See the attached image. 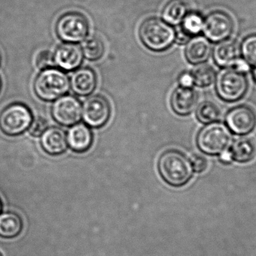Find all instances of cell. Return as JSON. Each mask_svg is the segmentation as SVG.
Listing matches in <instances>:
<instances>
[{
  "label": "cell",
  "mask_w": 256,
  "mask_h": 256,
  "mask_svg": "<svg viewBox=\"0 0 256 256\" xmlns=\"http://www.w3.org/2000/svg\"><path fill=\"white\" fill-rule=\"evenodd\" d=\"M158 170L164 181L174 187L186 184L192 175L190 161L178 150L164 152L158 161Z\"/></svg>",
  "instance_id": "cell-1"
},
{
  "label": "cell",
  "mask_w": 256,
  "mask_h": 256,
  "mask_svg": "<svg viewBox=\"0 0 256 256\" xmlns=\"http://www.w3.org/2000/svg\"><path fill=\"white\" fill-rule=\"evenodd\" d=\"M176 30L170 24L158 18L146 19L138 30L143 45L154 52H161L170 48L176 40Z\"/></svg>",
  "instance_id": "cell-2"
},
{
  "label": "cell",
  "mask_w": 256,
  "mask_h": 256,
  "mask_svg": "<svg viewBox=\"0 0 256 256\" xmlns=\"http://www.w3.org/2000/svg\"><path fill=\"white\" fill-rule=\"evenodd\" d=\"M215 88L218 96L227 102L244 97L249 87L246 73L232 67L222 68L216 76Z\"/></svg>",
  "instance_id": "cell-3"
},
{
  "label": "cell",
  "mask_w": 256,
  "mask_h": 256,
  "mask_svg": "<svg viewBox=\"0 0 256 256\" xmlns=\"http://www.w3.org/2000/svg\"><path fill=\"white\" fill-rule=\"evenodd\" d=\"M232 133L225 123L221 122L206 124L196 138L197 146L200 150L208 155H220L231 145Z\"/></svg>",
  "instance_id": "cell-4"
},
{
  "label": "cell",
  "mask_w": 256,
  "mask_h": 256,
  "mask_svg": "<svg viewBox=\"0 0 256 256\" xmlns=\"http://www.w3.org/2000/svg\"><path fill=\"white\" fill-rule=\"evenodd\" d=\"M70 87V79L67 74L52 68L42 71L34 83L36 95L44 101L56 100L67 93Z\"/></svg>",
  "instance_id": "cell-5"
},
{
  "label": "cell",
  "mask_w": 256,
  "mask_h": 256,
  "mask_svg": "<svg viewBox=\"0 0 256 256\" xmlns=\"http://www.w3.org/2000/svg\"><path fill=\"white\" fill-rule=\"evenodd\" d=\"M57 36L67 43H79L86 39L90 23L82 14L67 12L60 17L56 26Z\"/></svg>",
  "instance_id": "cell-6"
},
{
  "label": "cell",
  "mask_w": 256,
  "mask_h": 256,
  "mask_svg": "<svg viewBox=\"0 0 256 256\" xmlns=\"http://www.w3.org/2000/svg\"><path fill=\"white\" fill-rule=\"evenodd\" d=\"M234 27V21L230 15L222 11H215L204 18L202 32L210 42L219 43L230 39Z\"/></svg>",
  "instance_id": "cell-7"
},
{
  "label": "cell",
  "mask_w": 256,
  "mask_h": 256,
  "mask_svg": "<svg viewBox=\"0 0 256 256\" xmlns=\"http://www.w3.org/2000/svg\"><path fill=\"white\" fill-rule=\"evenodd\" d=\"M31 123L30 110L21 104L7 107L0 115V128L6 135H19L28 129Z\"/></svg>",
  "instance_id": "cell-8"
},
{
  "label": "cell",
  "mask_w": 256,
  "mask_h": 256,
  "mask_svg": "<svg viewBox=\"0 0 256 256\" xmlns=\"http://www.w3.org/2000/svg\"><path fill=\"white\" fill-rule=\"evenodd\" d=\"M82 106L80 101L72 95H64L57 99L51 109L54 120L64 126H72L82 118Z\"/></svg>",
  "instance_id": "cell-9"
},
{
  "label": "cell",
  "mask_w": 256,
  "mask_h": 256,
  "mask_svg": "<svg viewBox=\"0 0 256 256\" xmlns=\"http://www.w3.org/2000/svg\"><path fill=\"white\" fill-rule=\"evenodd\" d=\"M111 107L104 96L94 95L90 96L82 105V117L87 126L100 128L110 120Z\"/></svg>",
  "instance_id": "cell-10"
},
{
  "label": "cell",
  "mask_w": 256,
  "mask_h": 256,
  "mask_svg": "<svg viewBox=\"0 0 256 256\" xmlns=\"http://www.w3.org/2000/svg\"><path fill=\"white\" fill-rule=\"evenodd\" d=\"M226 125L232 133L244 136L251 133L256 126V114L248 105L232 108L226 115Z\"/></svg>",
  "instance_id": "cell-11"
},
{
  "label": "cell",
  "mask_w": 256,
  "mask_h": 256,
  "mask_svg": "<svg viewBox=\"0 0 256 256\" xmlns=\"http://www.w3.org/2000/svg\"><path fill=\"white\" fill-rule=\"evenodd\" d=\"M54 62L60 69L66 71L76 70L84 60L82 49L74 43L62 44L56 50Z\"/></svg>",
  "instance_id": "cell-12"
},
{
  "label": "cell",
  "mask_w": 256,
  "mask_h": 256,
  "mask_svg": "<svg viewBox=\"0 0 256 256\" xmlns=\"http://www.w3.org/2000/svg\"><path fill=\"white\" fill-rule=\"evenodd\" d=\"M97 75L91 68L81 67L72 74L70 86L75 94L80 96L91 95L98 84Z\"/></svg>",
  "instance_id": "cell-13"
},
{
  "label": "cell",
  "mask_w": 256,
  "mask_h": 256,
  "mask_svg": "<svg viewBox=\"0 0 256 256\" xmlns=\"http://www.w3.org/2000/svg\"><path fill=\"white\" fill-rule=\"evenodd\" d=\"M197 102L198 94L192 88L179 87L172 95V108L178 115H189L196 108Z\"/></svg>",
  "instance_id": "cell-14"
},
{
  "label": "cell",
  "mask_w": 256,
  "mask_h": 256,
  "mask_svg": "<svg viewBox=\"0 0 256 256\" xmlns=\"http://www.w3.org/2000/svg\"><path fill=\"white\" fill-rule=\"evenodd\" d=\"M66 136L68 146L76 153H85L92 145V132L86 124L74 125L68 131Z\"/></svg>",
  "instance_id": "cell-15"
},
{
  "label": "cell",
  "mask_w": 256,
  "mask_h": 256,
  "mask_svg": "<svg viewBox=\"0 0 256 256\" xmlns=\"http://www.w3.org/2000/svg\"><path fill=\"white\" fill-rule=\"evenodd\" d=\"M186 45L185 57L191 64H202L208 60L212 54L210 41L204 36H194Z\"/></svg>",
  "instance_id": "cell-16"
},
{
  "label": "cell",
  "mask_w": 256,
  "mask_h": 256,
  "mask_svg": "<svg viewBox=\"0 0 256 256\" xmlns=\"http://www.w3.org/2000/svg\"><path fill=\"white\" fill-rule=\"evenodd\" d=\"M42 148L51 156L62 154L67 150V136L63 129L58 127L48 128L42 135Z\"/></svg>",
  "instance_id": "cell-17"
},
{
  "label": "cell",
  "mask_w": 256,
  "mask_h": 256,
  "mask_svg": "<svg viewBox=\"0 0 256 256\" xmlns=\"http://www.w3.org/2000/svg\"><path fill=\"white\" fill-rule=\"evenodd\" d=\"M213 58L220 67H233L240 58L238 47L232 41L219 42L214 48Z\"/></svg>",
  "instance_id": "cell-18"
},
{
  "label": "cell",
  "mask_w": 256,
  "mask_h": 256,
  "mask_svg": "<svg viewBox=\"0 0 256 256\" xmlns=\"http://www.w3.org/2000/svg\"><path fill=\"white\" fill-rule=\"evenodd\" d=\"M233 161L239 163H246L250 162L256 156V147L255 144L250 138H238L228 149Z\"/></svg>",
  "instance_id": "cell-19"
},
{
  "label": "cell",
  "mask_w": 256,
  "mask_h": 256,
  "mask_svg": "<svg viewBox=\"0 0 256 256\" xmlns=\"http://www.w3.org/2000/svg\"><path fill=\"white\" fill-rule=\"evenodd\" d=\"M22 229V221L12 212L0 214V237L10 239L19 235Z\"/></svg>",
  "instance_id": "cell-20"
},
{
  "label": "cell",
  "mask_w": 256,
  "mask_h": 256,
  "mask_svg": "<svg viewBox=\"0 0 256 256\" xmlns=\"http://www.w3.org/2000/svg\"><path fill=\"white\" fill-rule=\"evenodd\" d=\"M188 12V6L184 0H170L162 9V20L170 25H179Z\"/></svg>",
  "instance_id": "cell-21"
},
{
  "label": "cell",
  "mask_w": 256,
  "mask_h": 256,
  "mask_svg": "<svg viewBox=\"0 0 256 256\" xmlns=\"http://www.w3.org/2000/svg\"><path fill=\"white\" fill-rule=\"evenodd\" d=\"M204 18L197 12H188L180 23L179 30L190 38L200 36L202 32Z\"/></svg>",
  "instance_id": "cell-22"
},
{
  "label": "cell",
  "mask_w": 256,
  "mask_h": 256,
  "mask_svg": "<svg viewBox=\"0 0 256 256\" xmlns=\"http://www.w3.org/2000/svg\"><path fill=\"white\" fill-rule=\"evenodd\" d=\"M82 54L87 60L96 61L100 60L104 54V43L100 38L96 36L86 38L82 45Z\"/></svg>",
  "instance_id": "cell-23"
},
{
  "label": "cell",
  "mask_w": 256,
  "mask_h": 256,
  "mask_svg": "<svg viewBox=\"0 0 256 256\" xmlns=\"http://www.w3.org/2000/svg\"><path fill=\"white\" fill-rule=\"evenodd\" d=\"M191 73L194 78V85L202 88L212 85L216 79V72L214 68L204 63L198 65Z\"/></svg>",
  "instance_id": "cell-24"
},
{
  "label": "cell",
  "mask_w": 256,
  "mask_h": 256,
  "mask_svg": "<svg viewBox=\"0 0 256 256\" xmlns=\"http://www.w3.org/2000/svg\"><path fill=\"white\" fill-rule=\"evenodd\" d=\"M220 112L219 108L213 102H203L197 107L196 116L197 120L203 124H208L219 120Z\"/></svg>",
  "instance_id": "cell-25"
},
{
  "label": "cell",
  "mask_w": 256,
  "mask_h": 256,
  "mask_svg": "<svg viewBox=\"0 0 256 256\" xmlns=\"http://www.w3.org/2000/svg\"><path fill=\"white\" fill-rule=\"evenodd\" d=\"M240 53L242 58L250 65H256V33L246 36L242 45H240Z\"/></svg>",
  "instance_id": "cell-26"
},
{
  "label": "cell",
  "mask_w": 256,
  "mask_h": 256,
  "mask_svg": "<svg viewBox=\"0 0 256 256\" xmlns=\"http://www.w3.org/2000/svg\"><path fill=\"white\" fill-rule=\"evenodd\" d=\"M36 66L38 69H50L55 64L54 62V54L49 51H40L36 57Z\"/></svg>",
  "instance_id": "cell-27"
},
{
  "label": "cell",
  "mask_w": 256,
  "mask_h": 256,
  "mask_svg": "<svg viewBox=\"0 0 256 256\" xmlns=\"http://www.w3.org/2000/svg\"><path fill=\"white\" fill-rule=\"evenodd\" d=\"M48 127V121L43 117H37L32 121L30 127V133L32 136H40Z\"/></svg>",
  "instance_id": "cell-28"
},
{
  "label": "cell",
  "mask_w": 256,
  "mask_h": 256,
  "mask_svg": "<svg viewBox=\"0 0 256 256\" xmlns=\"http://www.w3.org/2000/svg\"><path fill=\"white\" fill-rule=\"evenodd\" d=\"M191 165L192 170L196 173H202L207 169L208 161L202 155L196 154L191 158Z\"/></svg>",
  "instance_id": "cell-29"
},
{
  "label": "cell",
  "mask_w": 256,
  "mask_h": 256,
  "mask_svg": "<svg viewBox=\"0 0 256 256\" xmlns=\"http://www.w3.org/2000/svg\"><path fill=\"white\" fill-rule=\"evenodd\" d=\"M179 85L185 88H192L194 86V78L192 73L190 72H183L179 75L178 78Z\"/></svg>",
  "instance_id": "cell-30"
},
{
  "label": "cell",
  "mask_w": 256,
  "mask_h": 256,
  "mask_svg": "<svg viewBox=\"0 0 256 256\" xmlns=\"http://www.w3.org/2000/svg\"><path fill=\"white\" fill-rule=\"evenodd\" d=\"M219 159L220 161L224 164H230L233 161L231 153L228 150H225L220 153Z\"/></svg>",
  "instance_id": "cell-31"
},
{
  "label": "cell",
  "mask_w": 256,
  "mask_h": 256,
  "mask_svg": "<svg viewBox=\"0 0 256 256\" xmlns=\"http://www.w3.org/2000/svg\"><path fill=\"white\" fill-rule=\"evenodd\" d=\"M252 78H254V81L256 83V65L254 66V68L252 69Z\"/></svg>",
  "instance_id": "cell-32"
},
{
  "label": "cell",
  "mask_w": 256,
  "mask_h": 256,
  "mask_svg": "<svg viewBox=\"0 0 256 256\" xmlns=\"http://www.w3.org/2000/svg\"><path fill=\"white\" fill-rule=\"evenodd\" d=\"M1 210H2V203H1V201H0V212H1Z\"/></svg>",
  "instance_id": "cell-33"
},
{
  "label": "cell",
  "mask_w": 256,
  "mask_h": 256,
  "mask_svg": "<svg viewBox=\"0 0 256 256\" xmlns=\"http://www.w3.org/2000/svg\"><path fill=\"white\" fill-rule=\"evenodd\" d=\"M0 256H4V255H3V253L2 252H1V251H0Z\"/></svg>",
  "instance_id": "cell-34"
},
{
  "label": "cell",
  "mask_w": 256,
  "mask_h": 256,
  "mask_svg": "<svg viewBox=\"0 0 256 256\" xmlns=\"http://www.w3.org/2000/svg\"><path fill=\"white\" fill-rule=\"evenodd\" d=\"M0 61H1V56H0Z\"/></svg>",
  "instance_id": "cell-35"
},
{
  "label": "cell",
  "mask_w": 256,
  "mask_h": 256,
  "mask_svg": "<svg viewBox=\"0 0 256 256\" xmlns=\"http://www.w3.org/2000/svg\"><path fill=\"white\" fill-rule=\"evenodd\" d=\"M0 86H1V83H0Z\"/></svg>",
  "instance_id": "cell-36"
}]
</instances>
